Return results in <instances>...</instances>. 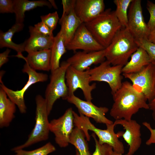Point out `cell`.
Returning <instances> with one entry per match:
<instances>
[{"mask_svg": "<svg viewBox=\"0 0 155 155\" xmlns=\"http://www.w3.org/2000/svg\"><path fill=\"white\" fill-rule=\"evenodd\" d=\"M112 95L114 102L110 114L115 120H130L140 109H149L147 98L128 81L123 82L121 87Z\"/></svg>", "mask_w": 155, "mask_h": 155, "instance_id": "6da1fadb", "label": "cell"}, {"mask_svg": "<svg viewBox=\"0 0 155 155\" xmlns=\"http://www.w3.org/2000/svg\"><path fill=\"white\" fill-rule=\"evenodd\" d=\"M138 47L135 38L128 29L122 27L105 49L106 59L112 65L123 67Z\"/></svg>", "mask_w": 155, "mask_h": 155, "instance_id": "7a4b0ae2", "label": "cell"}, {"mask_svg": "<svg viewBox=\"0 0 155 155\" xmlns=\"http://www.w3.org/2000/svg\"><path fill=\"white\" fill-rule=\"evenodd\" d=\"M96 40L105 49L122 27L115 11L109 8L92 20L84 23Z\"/></svg>", "mask_w": 155, "mask_h": 155, "instance_id": "3957f363", "label": "cell"}, {"mask_svg": "<svg viewBox=\"0 0 155 155\" xmlns=\"http://www.w3.org/2000/svg\"><path fill=\"white\" fill-rule=\"evenodd\" d=\"M73 114L74 125L83 131L87 141L90 140L88 132V130H90L93 132L98 137L100 144H107L112 147L114 151L122 154L124 153L123 144L119 139V138L122 136L123 132L121 131L115 133L114 128L116 125L114 123L106 125V129H102L97 128L92 123L89 118L80 113L78 115L73 111Z\"/></svg>", "mask_w": 155, "mask_h": 155, "instance_id": "277c9868", "label": "cell"}, {"mask_svg": "<svg viewBox=\"0 0 155 155\" xmlns=\"http://www.w3.org/2000/svg\"><path fill=\"white\" fill-rule=\"evenodd\" d=\"M35 99L36 108L34 126L27 141L22 144L13 148L11 149L12 151L23 149L36 143L46 141L49 138L50 122L48 120L49 115L45 99L40 94L36 95Z\"/></svg>", "mask_w": 155, "mask_h": 155, "instance_id": "5b68a950", "label": "cell"}, {"mask_svg": "<svg viewBox=\"0 0 155 155\" xmlns=\"http://www.w3.org/2000/svg\"><path fill=\"white\" fill-rule=\"evenodd\" d=\"M70 65L67 61H63L58 68L51 71L50 81L46 88L44 98L49 115L57 99L61 98L66 100L69 96L65 77L66 70Z\"/></svg>", "mask_w": 155, "mask_h": 155, "instance_id": "8992f818", "label": "cell"}, {"mask_svg": "<svg viewBox=\"0 0 155 155\" xmlns=\"http://www.w3.org/2000/svg\"><path fill=\"white\" fill-rule=\"evenodd\" d=\"M23 72L27 74L28 78L27 83L20 90H13L7 87L0 81V87L6 93L8 97L18 106L20 112L22 114L26 112L27 108L24 99L25 92L33 84L39 82H44L48 79V75L46 73L37 72L31 68L26 62L22 69Z\"/></svg>", "mask_w": 155, "mask_h": 155, "instance_id": "52a82bcc", "label": "cell"}, {"mask_svg": "<svg viewBox=\"0 0 155 155\" xmlns=\"http://www.w3.org/2000/svg\"><path fill=\"white\" fill-rule=\"evenodd\" d=\"M123 75L131 82L134 89L143 94L148 102L153 98L155 93V65L151 63L137 72Z\"/></svg>", "mask_w": 155, "mask_h": 155, "instance_id": "ba28073f", "label": "cell"}, {"mask_svg": "<svg viewBox=\"0 0 155 155\" xmlns=\"http://www.w3.org/2000/svg\"><path fill=\"white\" fill-rule=\"evenodd\" d=\"M107 60L98 66L89 69L90 81L103 82L108 84L112 94L121 86L123 77L121 75L123 67L121 65L111 66Z\"/></svg>", "mask_w": 155, "mask_h": 155, "instance_id": "9c48e42d", "label": "cell"}, {"mask_svg": "<svg viewBox=\"0 0 155 155\" xmlns=\"http://www.w3.org/2000/svg\"><path fill=\"white\" fill-rule=\"evenodd\" d=\"M65 77L68 96L74 94L77 89H80L86 100L91 102L93 99L92 92L96 88V84L95 83L90 84L89 69L81 71L70 65L66 70Z\"/></svg>", "mask_w": 155, "mask_h": 155, "instance_id": "30bf717a", "label": "cell"}, {"mask_svg": "<svg viewBox=\"0 0 155 155\" xmlns=\"http://www.w3.org/2000/svg\"><path fill=\"white\" fill-rule=\"evenodd\" d=\"M71 108H68L63 115L50 122V131L55 136L56 143L60 147H67L74 128V116Z\"/></svg>", "mask_w": 155, "mask_h": 155, "instance_id": "8fae6325", "label": "cell"}, {"mask_svg": "<svg viewBox=\"0 0 155 155\" xmlns=\"http://www.w3.org/2000/svg\"><path fill=\"white\" fill-rule=\"evenodd\" d=\"M135 38L147 39L150 30L143 14L141 0H133L128 9L127 27Z\"/></svg>", "mask_w": 155, "mask_h": 155, "instance_id": "7c38bea8", "label": "cell"}, {"mask_svg": "<svg viewBox=\"0 0 155 155\" xmlns=\"http://www.w3.org/2000/svg\"><path fill=\"white\" fill-rule=\"evenodd\" d=\"M66 47L68 50L75 51L80 49L88 52L105 49L96 40L84 23L78 28Z\"/></svg>", "mask_w": 155, "mask_h": 155, "instance_id": "4fadbf2b", "label": "cell"}, {"mask_svg": "<svg viewBox=\"0 0 155 155\" xmlns=\"http://www.w3.org/2000/svg\"><path fill=\"white\" fill-rule=\"evenodd\" d=\"M66 100L76 107L79 113L89 118H92L97 123L106 125L114 123L105 116L106 114L109 110L108 108L106 107H98L92 102L82 100L74 94L68 96Z\"/></svg>", "mask_w": 155, "mask_h": 155, "instance_id": "5bb4252c", "label": "cell"}, {"mask_svg": "<svg viewBox=\"0 0 155 155\" xmlns=\"http://www.w3.org/2000/svg\"><path fill=\"white\" fill-rule=\"evenodd\" d=\"M114 123L116 125H121L125 130L122 137L129 146L125 155H133L141 145V125L135 120L132 119L115 120Z\"/></svg>", "mask_w": 155, "mask_h": 155, "instance_id": "9a60e30c", "label": "cell"}, {"mask_svg": "<svg viewBox=\"0 0 155 155\" xmlns=\"http://www.w3.org/2000/svg\"><path fill=\"white\" fill-rule=\"evenodd\" d=\"M105 49L95 51H79L67 60L70 66L78 70L84 71L92 65L101 63L105 61Z\"/></svg>", "mask_w": 155, "mask_h": 155, "instance_id": "2e32d148", "label": "cell"}, {"mask_svg": "<svg viewBox=\"0 0 155 155\" xmlns=\"http://www.w3.org/2000/svg\"><path fill=\"white\" fill-rule=\"evenodd\" d=\"M105 7L103 0H75L74 9L77 16L86 23L102 13Z\"/></svg>", "mask_w": 155, "mask_h": 155, "instance_id": "e0dca14e", "label": "cell"}, {"mask_svg": "<svg viewBox=\"0 0 155 155\" xmlns=\"http://www.w3.org/2000/svg\"><path fill=\"white\" fill-rule=\"evenodd\" d=\"M30 37L24 42L25 51L28 53L46 49H50L54 41V36L48 37L39 33L34 26H29Z\"/></svg>", "mask_w": 155, "mask_h": 155, "instance_id": "ac0fdd59", "label": "cell"}, {"mask_svg": "<svg viewBox=\"0 0 155 155\" xmlns=\"http://www.w3.org/2000/svg\"><path fill=\"white\" fill-rule=\"evenodd\" d=\"M16 57L23 59L29 66L36 70L49 71L51 70V50L46 49L28 53L25 57L22 54Z\"/></svg>", "mask_w": 155, "mask_h": 155, "instance_id": "d6986e66", "label": "cell"}, {"mask_svg": "<svg viewBox=\"0 0 155 155\" xmlns=\"http://www.w3.org/2000/svg\"><path fill=\"white\" fill-rule=\"evenodd\" d=\"M59 22L65 46L70 42L80 26L83 23L76 15L74 9L61 17Z\"/></svg>", "mask_w": 155, "mask_h": 155, "instance_id": "ffe728a7", "label": "cell"}, {"mask_svg": "<svg viewBox=\"0 0 155 155\" xmlns=\"http://www.w3.org/2000/svg\"><path fill=\"white\" fill-rule=\"evenodd\" d=\"M16 105L8 97L6 93L0 88V127H8L15 118Z\"/></svg>", "mask_w": 155, "mask_h": 155, "instance_id": "44dd1931", "label": "cell"}, {"mask_svg": "<svg viewBox=\"0 0 155 155\" xmlns=\"http://www.w3.org/2000/svg\"><path fill=\"white\" fill-rule=\"evenodd\" d=\"M14 13L16 23H23L26 11L38 7L46 6L51 8L52 6L48 1L44 0L29 1L28 0H13Z\"/></svg>", "mask_w": 155, "mask_h": 155, "instance_id": "7402d4cb", "label": "cell"}, {"mask_svg": "<svg viewBox=\"0 0 155 155\" xmlns=\"http://www.w3.org/2000/svg\"><path fill=\"white\" fill-rule=\"evenodd\" d=\"M131 57L130 61L122 68L123 73L137 72L144 66L151 63L150 58L147 52L141 47H139Z\"/></svg>", "mask_w": 155, "mask_h": 155, "instance_id": "603a6c76", "label": "cell"}, {"mask_svg": "<svg viewBox=\"0 0 155 155\" xmlns=\"http://www.w3.org/2000/svg\"><path fill=\"white\" fill-rule=\"evenodd\" d=\"M24 27L23 23H15L11 28L5 32L0 31V48L7 47L16 51L17 55L22 54L25 51L24 42L17 44L12 40V38L16 32L22 30Z\"/></svg>", "mask_w": 155, "mask_h": 155, "instance_id": "cb8c5ba5", "label": "cell"}, {"mask_svg": "<svg viewBox=\"0 0 155 155\" xmlns=\"http://www.w3.org/2000/svg\"><path fill=\"white\" fill-rule=\"evenodd\" d=\"M51 50V71L58 68L62 56L66 52L67 49L62 32L61 30L54 36Z\"/></svg>", "mask_w": 155, "mask_h": 155, "instance_id": "d4e9b609", "label": "cell"}, {"mask_svg": "<svg viewBox=\"0 0 155 155\" xmlns=\"http://www.w3.org/2000/svg\"><path fill=\"white\" fill-rule=\"evenodd\" d=\"M83 131L78 128H74L69 138V143L73 145L82 155H90L88 144Z\"/></svg>", "mask_w": 155, "mask_h": 155, "instance_id": "484cf974", "label": "cell"}, {"mask_svg": "<svg viewBox=\"0 0 155 155\" xmlns=\"http://www.w3.org/2000/svg\"><path fill=\"white\" fill-rule=\"evenodd\" d=\"M133 0H114L116 6V16L122 27H127L128 23V10Z\"/></svg>", "mask_w": 155, "mask_h": 155, "instance_id": "4316f807", "label": "cell"}, {"mask_svg": "<svg viewBox=\"0 0 155 155\" xmlns=\"http://www.w3.org/2000/svg\"><path fill=\"white\" fill-rule=\"evenodd\" d=\"M56 150L55 147L49 142L39 148L31 151L20 149L14 152V155H48Z\"/></svg>", "mask_w": 155, "mask_h": 155, "instance_id": "83f0119b", "label": "cell"}, {"mask_svg": "<svg viewBox=\"0 0 155 155\" xmlns=\"http://www.w3.org/2000/svg\"><path fill=\"white\" fill-rule=\"evenodd\" d=\"M139 47L143 48L148 55L150 62L155 65V44L149 41L147 39L135 38Z\"/></svg>", "mask_w": 155, "mask_h": 155, "instance_id": "f1b7e54d", "label": "cell"}, {"mask_svg": "<svg viewBox=\"0 0 155 155\" xmlns=\"http://www.w3.org/2000/svg\"><path fill=\"white\" fill-rule=\"evenodd\" d=\"M92 135L95 141V149L93 153L90 155H111L113 151L112 147L107 144H100L94 133Z\"/></svg>", "mask_w": 155, "mask_h": 155, "instance_id": "f546056e", "label": "cell"}, {"mask_svg": "<svg viewBox=\"0 0 155 155\" xmlns=\"http://www.w3.org/2000/svg\"><path fill=\"white\" fill-rule=\"evenodd\" d=\"M40 18L41 22L46 25L53 31L56 28L60 19L57 11L41 16Z\"/></svg>", "mask_w": 155, "mask_h": 155, "instance_id": "4dcf8cb0", "label": "cell"}, {"mask_svg": "<svg viewBox=\"0 0 155 155\" xmlns=\"http://www.w3.org/2000/svg\"><path fill=\"white\" fill-rule=\"evenodd\" d=\"M146 8L150 14V18L147 25L150 32L155 27V3L147 1Z\"/></svg>", "mask_w": 155, "mask_h": 155, "instance_id": "1f68e13d", "label": "cell"}, {"mask_svg": "<svg viewBox=\"0 0 155 155\" xmlns=\"http://www.w3.org/2000/svg\"><path fill=\"white\" fill-rule=\"evenodd\" d=\"M34 27L39 33L46 36H54L53 31L45 24L42 22L35 24Z\"/></svg>", "mask_w": 155, "mask_h": 155, "instance_id": "d6a6232c", "label": "cell"}, {"mask_svg": "<svg viewBox=\"0 0 155 155\" xmlns=\"http://www.w3.org/2000/svg\"><path fill=\"white\" fill-rule=\"evenodd\" d=\"M0 13H14L13 0H0Z\"/></svg>", "mask_w": 155, "mask_h": 155, "instance_id": "836d02e7", "label": "cell"}, {"mask_svg": "<svg viewBox=\"0 0 155 155\" xmlns=\"http://www.w3.org/2000/svg\"><path fill=\"white\" fill-rule=\"evenodd\" d=\"M75 0H62L63 11L62 16L67 14L74 9Z\"/></svg>", "mask_w": 155, "mask_h": 155, "instance_id": "e575fe53", "label": "cell"}, {"mask_svg": "<svg viewBox=\"0 0 155 155\" xmlns=\"http://www.w3.org/2000/svg\"><path fill=\"white\" fill-rule=\"evenodd\" d=\"M142 124L150 131V135L149 138L146 142V144L148 146L155 144V129H153L149 123L147 122H143Z\"/></svg>", "mask_w": 155, "mask_h": 155, "instance_id": "d590c367", "label": "cell"}, {"mask_svg": "<svg viewBox=\"0 0 155 155\" xmlns=\"http://www.w3.org/2000/svg\"><path fill=\"white\" fill-rule=\"evenodd\" d=\"M11 51L9 49L0 54V67L8 61V55Z\"/></svg>", "mask_w": 155, "mask_h": 155, "instance_id": "8d00e7d4", "label": "cell"}, {"mask_svg": "<svg viewBox=\"0 0 155 155\" xmlns=\"http://www.w3.org/2000/svg\"><path fill=\"white\" fill-rule=\"evenodd\" d=\"M148 104L149 109L151 110L152 112V118L155 122V93L154 98L148 102Z\"/></svg>", "mask_w": 155, "mask_h": 155, "instance_id": "74e56055", "label": "cell"}, {"mask_svg": "<svg viewBox=\"0 0 155 155\" xmlns=\"http://www.w3.org/2000/svg\"><path fill=\"white\" fill-rule=\"evenodd\" d=\"M147 39L149 41L155 44V27L150 31Z\"/></svg>", "mask_w": 155, "mask_h": 155, "instance_id": "f35d334b", "label": "cell"}, {"mask_svg": "<svg viewBox=\"0 0 155 155\" xmlns=\"http://www.w3.org/2000/svg\"><path fill=\"white\" fill-rule=\"evenodd\" d=\"M49 1L51 4L52 7H53L54 8L57 9V7L56 4V3L54 0H49Z\"/></svg>", "mask_w": 155, "mask_h": 155, "instance_id": "ab89813d", "label": "cell"}, {"mask_svg": "<svg viewBox=\"0 0 155 155\" xmlns=\"http://www.w3.org/2000/svg\"><path fill=\"white\" fill-rule=\"evenodd\" d=\"M111 155H123V154L113 151L112 152Z\"/></svg>", "mask_w": 155, "mask_h": 155, "instance_id": "60d3db41", "label": "cell"}, {"mask_svg": "<svg viewBox=\"0 0 155 155\" xmlns=\"http://www.w3.org/2000/svg\"><path fill=\"white\" fill-rule=\"evenodd\" d=\"M76 155H82L77 150L76 151Z\"/></svg>", "mask_w": 155, "mask_h": 155, "instance_id": "b9f144b4", "label": "cell"}]
</instances>
